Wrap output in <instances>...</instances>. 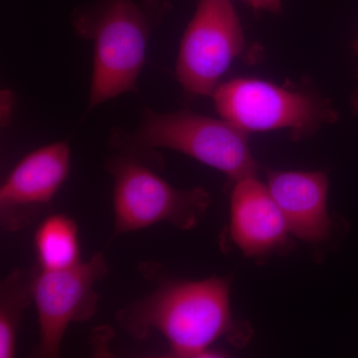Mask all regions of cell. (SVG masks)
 I'll return each mask as SVG.
<instances>
[{
    "instance_id": "cell-5",
    "label": "cell",
    "mask_w": 358,
    "mask_h": 358,
    "mask_svg": "<svg viewBox=\"0 0 358 358\" xmlns=\"http://www.w3.org/2000/svg\"><path fill=\"white\" fill-rule=\"evenodd\" d=\"M211 96L220 117L247 134L289 129L300 140L338 119L322 101L263 80H231L219 84Z\"/></svg>"
},
{
    "instance_id": "cell-13",
    "label": "cell",
    "mask_w": 358,
    "mask_h": 358,
    "mask_svg": "<svg viewBox=\"0 0 358 358\" xmlns=\"http://www.w3.org/2000/svg\"><path fill=\"white\" fill-rule=\"evenodd\" d=\"M15 96L9 90H2L0 96V122L2 128H6L13 120L14 108H15Z\"/></svg>"
},
{
    "instance_id": "cell-11",
    "label": "cell",
    "mask_w": 358,
    "mask_h": 358,
    "mask_svg": "<svg viewBox=\"0 0 358 358\" xmlns=\"http://www.w3.org/2000/svg\"><path fill=\"white\" fill-rule=\"evenodd\" d=\"M34 245L40 270H64L82 262L77 223L65 214L46 216L35 232Z\"/></svg>"
},
{
    "instance_id": "cell-15",
    "label": "cell",
    "mask_w": 358,
    "mask_h": 358,
    "mask_svg": "<svg viewBox=\"0 0 358 358\" xmlns=\"http://www.w3.org/2000/svg\"><path fill=\"white\" fill-rule=\"evenodd\" d=\"M355 49H357V55H358V40L357 42V46H355ZM352 101H353V102H352L353 107H357V106L358 105V87H357V92H355V96H353Z\"/></svg>"
},
{
    "instance_id": "cell-3",
    "label": "cell",
    "mask_w": 358,
    "mask_h": 358,
    "mask_svg": "<svg viewBox=\"0 0 358 358\" xmlns=\"http://www.w3.org/2000/svg\"><path fill=\"white\" fill-rule=\"evenodd\" d=\"M112 141L117 147L138 152L176 150L234 181L256 176L258 167L250 150L248 134L225 120L187 110L160 114L145 108L138 129L131 134L115 133Z\"/></svg>"
},
{
    "instance_id": "cell-1",
    "label": "cell",
    "mask_w": 358,
    "mask_h": 358,
    "mask_svg": "<svg viewBox=\"0 0 358 358\" xmlns=\"http://www.w3.org/2000/svg\"><path fill=\"white\" fill-rule=\"evenodd\" d=\"M157 287L143 298L117 310L115 320L131 338L143 341L157 331L164 336L173 357H218L212 350L218 339L232 336L236 326L230 303V280L211 277L179 281L145 267Z\"/></svg>"
},
{
    "instance_id": "cell-8",
    "label": "cell",
    "mask_w": 358,
    "mask_h": 358,
    "mask_svg": "<svg viewBox=\"0 0 358 358\" xmlns=\"http://www.w3.org/2000/svg\"><path fill=\"white\" fill-rule=\"evenodd\" d=\"M71 150L57 141L25 155L0 187V223L9 233L30 227L50 209L69 176Z\"/></svg>"
},
{
    "instance_id": "cell-4",
    "label": "cell",
    "mask_w": 358,
    "mask_h": 358,
    "mask_svg": "<svg viewBox=\"0 0 358 358\" xmlns=\"http://www.w3.org/2000/svg\"><path fill=\"white\" fill-rule=\"evenodd\" d=\"M115 148L107 162L114 180V237L162 222L180 230L199 225L211 203L204 188L173 187L148 166V152Z\"/></svg>"
},
{
    "instance_id": "cell-6",
    "label": "cell",
    "mask_w": 358,
    "mask_h": 358,
    "mask_svg": "<svg viewBox=\"0 0 358 358\" xmlns=\"http://www.w3.org/2000/svg\"><path fill=\"white\" fill-rule=\"evenodd\" d=\"M244 45L243 29L230 0H199L179 47V84L190 96L213 95Z\"/></svg>"
},
{
    "instance_id": "cell-14",
    "label": "cell",
    "mask_w": 358,
    "mask_h": 358,
    "mask_svg": "<svg viewBox=\"0 0 358 358\" xmlns=\"http://www.w3.org/2000/svg\"><path fill=\"white\" fill-rule=\"evenodd\" d=\"M255 10L279 13L281 10V0H245Z\"/></svg>"
},
{
    "instance_id": "cell-16",
    "label": "cell",
    "mask_w": 358,
    "mask_h": 358,
    "mask_svg": "<svg viewBox=\"0 0 358 358\" xmlns=\"http://www.w3.org/2000/svg\"><path fill=\"white\" fill-rule=\"evenodd\" d=\"M355 110H357V112L358 113V106H357V107L355 108Z\"/></svg>"
},
{
    "instance_id": "cell-7",
    "label": "cell",
    "mask_w": 358,
    "mask_h": 358,
    "mask_svg": "<svg viewBox=\"0 0 358 358\" xmlns=\"http://www.w3.org/2000/svg\"><path fill=\"white\" fill-rule=\"evenodd\" d=\"M108 271L103 253L64 270L43 271L37 266L33 303L38 319L39 343L35 357H58L68 327L95 315L100 300L96 286Z\"/></svg>"
},
{
    "instance_id": "cell-10",
    "label": "cell",
    "mask_w": 358,
    "mask_h": 358,
    "mask_svg": "<svg viewBox=\"0 0 358 358\" xmlns=\"http://www.w3.org/2000/svg\"><path fill=\"white\" fill-rule=\"evenodd\" d=\"M267 186L289 233L306 243H320L331 234L327 211L329 179L322 171H267Z\"/></svg>"
},
{
    "instance_id": "cell-9",
    "label": "cell",
    "mask_w": 358,
    "mask_h": 358,
    "mask_svg": "<svg viewBox=\"0 0 358 358\" xmlns=\"http://www.w3.org/2000/svg\"><path fill=\"white\" fill-rule=\"evenodd\" d=\"M230 215L231 238L244 255H268L288 244L286 220L267 185L256 176L235 181Z\"/></svg>"
},
{
    "instance_id": "cell-12",
    "label": "cell",
    "mask_w": 358,
    "mask_h": 358,
    "mask_svg": "<svg viewBox=\"0 0 358 358\" xmlns=\"http://www.w3.org/2000/svg\"><path fill=\"white\" fill-rule=\"evenodd\" d=\"M36 271L15 268L0 285V358L15 355L23 313L34 301Z\"/></svg>"
},
{
    "instance_id": "cell-2",
    "label": "cell",
    "mask_w": 358,
    "mask_h": 358,
    "mask_svg": "<svg viewBox=\"0 0 358 358\" xmlns=\"http://www.w3.org/2000/svg\"><path fill=\"white\" fill-rule=\"evenodd\" d=\"M169 0H98L77 9L73 25L94 44L88 112L136 88L155 26Z\"/></svg>"
}]
</instances>
